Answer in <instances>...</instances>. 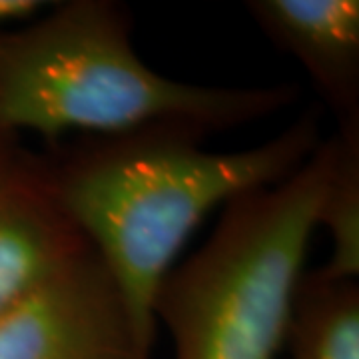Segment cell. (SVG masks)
Masks as SVG:
<instances>
[{
    "mask_svg": "<svg viewBox=\"0 0 359 359\" xmlns=\"http://www.w3.org/2000/svg\"><path fill=\"white\" fill-rule=\"evenodd\" d=\"M204 136L152 126L46 160L56 200L110 273L148 359L156 295L198 226L233 198L292 176L323 142L318 108L245 150H205Z\"/></svg>",
    "mask_w": 359,
    "mask_h": 359,
    "instance_id": "obj_1",
    "label": "cell"
},
{
    "mask_svg": "<svg viewBox=\"0 0 359 359\" xmlns=\"http://www.w3.org/2000/svg\"><path fill=\"white\" fill-rule=\"evenodd\" d=\"M128 13L110 0L56 2L0 36V136L72 130L118 136L152 126L205 134L262 120L299 96L297 84L228 88L160 74L132 44Z\"/></svg>",
    "mask_w": 359,
    "mask_h": 359,
    "instance_id": "obj_2",
    "label": "cell"
},
{
    "mask_svg": "<svg viewBox=\"0 0 359 359\" xmlns=\"http://www.w3.org/2000/svg\"><path fill=\"white\" fill-rule=\"evenodd\" d=\"M335 136L292 176L230 200L204 245L164 278L154 302L174 359H278L320 208Z\"/></svg>",
    "mask_w": 359,
    "mask_h": 359,
    "instance_id": "obj_3",
    "label": "cell"
},
{
    "mask_svg": "<svg viewBox=\"0 0 359 359\" xmlns=\"http://www.w3.org/2000/svg\"><path fill=\"white\" fill-rule=\"evenodd\" d=\"M0 359H148L90 248L0 316Z\"/></svg>",
    "mask_w": 359,
    "mask_h": 359,
    "instance_id": "obj_4",
    "label": "cell"
},
{
    "mask_svg": "<svg viewBox=\"0 0 359 359\" xmlns=\"http://www.w3.org/2000/svg\"><path fill=\"white\" fill-rule=\"evenodd\" d=\"M88 250L56 200L46 160L20 152L0 172V316Z\"/></svg>",
    "mask_w": 359,
    "mask_h": 359,
    "instance_id": "obj_5",
    "label": "cell"
},
{
    "mask_svg": "<svg viewBox=\"0 0 359 359\" xmlns=\"http://www.w3.org/2000/svg\"><path fill=\"white\" fill-rule=\"evenodd\" d=\"M248 13L294 56L339 124L359 120L358 0H250Z\"/></svg>",
    "mask_w": 359,
    "mask_h": 359,
    "instance_id": "obj_6",
    "label": "cell"
},
{
    "mask_svg": "<svg viewBox=\"0 0 359 359\" xmlns=\"http://www.w3.org/2000/svg\"><path fill=\"white\" fill-rule=\"evenodd\" d=\"M285 346L292 359H359V285L320 269L297 285Z\"/></svg>",
    "mask_w": 359,
    "mask_h": 359,
    "instance_id": "obj_7",
    "label": "cell"
},
{
    "mask_svg": "<svg viewBox=\"0 0 359 359\" xmlns=\"http://www.w3.org/2000/svg\"><path fill=\"white\" fill-rule=\"evenodd\" d=\"M335 164L320 208L318 228L330 238V257L320 269L332 280L359 278V120L339 124Z\"/></svg>",
    "mask_w": 359,
    "mask_h": 359,
    "instance_id": "obj_8",
    "label": "cell"
},
{
    "mask_svg": "<svg viewBox=\"0 0 359 359\" xmlns=\"http://www.w3.org/2000/svg\"><path fill=\"white\" fill-rule=\"evenodd\" d=\"M44 6H46L44 0H0V36L4 34L2 28L28 22L30 18L46 11Z\"/></svg>",
    "mask_w": 359,
    "mask_h": 359,
    "instance_id": "obj_9",
    "label": "cell"
},
{
    "mask_svg": "<svg viewBox=\"0 0 359 359\" xmlns=\"http://www.w3.org/2000/svg\"><path fill=\"white\" fill-rule=\"evenodd\" d=\"M18 154H20V150H16V146H14V138L0 136V172L8 166V164H13Z\"/></svg>",
    "mask_w": 359,
    "mask_h": 359,
    "instance_id": "obj_10",
    "label": "cell"
}]
</instances>
